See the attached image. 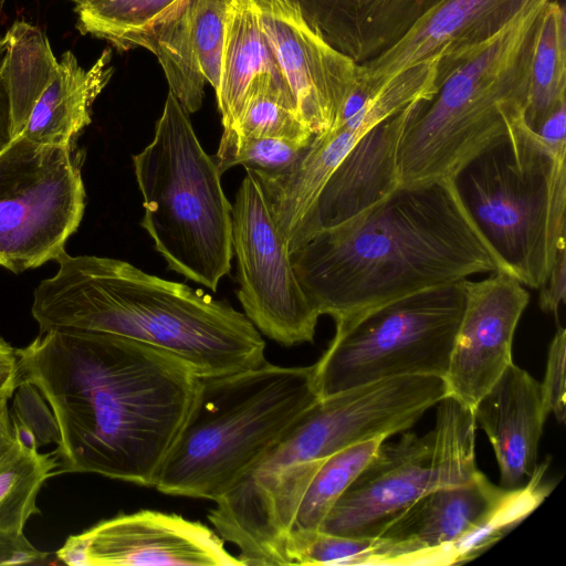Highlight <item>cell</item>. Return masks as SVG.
<instances>
[{
	"instance_id": "cell-23",
	"label": "cell",
	"mask_w": 566,
	"mask_h": 566,
	"mask_svg": "<svg viewBox=\"0 0 566 566\" xmlns=\"http://www.w3.org/2000/svg\"><path fill=\"white\" fill-rule=\"evenodd\" d=\"M3 39L0 73L11 103L14 139L56 73L59 61L46 34L24 20L14 21Z\"/></svg>"
},
{
	"instance_id": "cell-4",
	"label": "cell",
	"mask_w": 566,
	"mask_h": 566,
	"mask_svg": "<svg viewBox=\"0 0 566 566\" xmlns=\"http://www.w3.org/2000/svg\"><path fill=\"white\" fill-rule=\"evenodd\" d=\"M319 399L314 367L270 364L201 378L155 482L159 492L216 502Z\"/></svg>"
},
{
	"instance_id": "cell-9",
	"label": "cell",
	"mask_w": 566,
	"mask_h": 566,
	"mask_svg": "<svg viewBox=\"0 0 566 566\" xmlns=\"http://www.w3.org/2000/svg\"><path fill=\"white\" fill-rule=\"evenodd\" d=\"M436 406L434 428L423 436L406 430L398 441H384L318 531L378 536L426 493L470 482L479 474L472 409L450 395Z\"/></svg>"
},
{
	"instance_id": "cell-11",
	"label": "cell",
	"mask_w": 566,
	"mask_h": 566,
	"mask_svg": "<svg viewBox=\"0 0 566 566\" xmlns=\"http://www.w3.org/2000/svg\"><path fill=\"white\" fill-rule=\"evenodd\" d=\"M232 250L238 298L255 328L284 346L313 342L321 314L296 277L287 242L251 170L232 206Z\"/></svg>"
},
{
	"instance_id": "cell-35",
	"label": "cell",
	"mask_w": 566,
	"mask_h": 566,
	"mask_svg": "<svg viewBox=\"0 0 566 566\" xmlns=\"http://www.w3.org/2000/svg\"><path fill=\"white\" fill-rule=\"evenodd\" d=\"M542 311L556 315L566 297V251H559L544 284L538 289Z\"/></svg>"
},
{
	"instance_id": "cell-6",
	"label": "cell",
	"mask_w": 566,
	"mask_h": 566,
	"mask_svg": "<svg viewBox=\"0 0 566 566\" xmlns=\"http://www.w3.org/2000/svg\"><path fill=\"white\" fill-rule=\"evenodd\" d=\"M509 114L507 133L452 179L476 229L505 272L538 290L565 248L566 151Z\"/></svg>"
},
{
	"instance_id": "cell-33",
	"label": "cell",
	"mask_w": 566,
	"mask_h": 566,
	"mask_svg": "<svg viewBox=\"0 0 566 566\" xmlns=\"http://www.w3.org/2000/svg\"><path fill=\"white\" fill-rule=\"evenodd\" d=\"M13 394L10 415L15 437L35 450L51 443L57 444L59 427L40 390L28 381H21Z\"/></svg>"
},
{
	"instance_id": "cell-3",
	"label": "cell",
	"mask_w": 566,
	"mask_h": 566,
	"mask_svg": "<svg viewBox=\"0 0 566 566\" xmlns=\"http://www.w3.org/2000/svg\"><path fill=\"white\" fill-rule=\"evenodd\" d=\"M56 273L34 291L40 333L74 328L112 334L164 349L200 378L265 363V343L249 318L200 289L144 272L129 262L57 256Z\"/></svg>"
},
{
	"instance_id": "cell-5",
	"label": "cell",
	"mask_w": 566,
	"mask_h": 566,
	"mask_svg": "<svg viewBox=\"0 0 566 566\" xmlns=\"http://www.w3.org/2000/svg\"><path fill=\"white\" fill-rule=\"evenodd\" d=\"M547 1L528 6L429 99L415 104L399 144L401 186L453 179L507 133L510 112L527 107L537 24Z\"/></svg>"
},
{
	"instance_id": "cell-14",
	"label": "cell",
	"mask_w": 566,
	"mask_h": 566,
	"mask_svg": "<svg viewBox=\"0 0 566 566\" xmlns=\"http://www.w3.org/2000/svg\"><path fill=\"white\" fill-rule=\"evenodd\" d=\"M255 1L302 119L314 135L327 130L358 85L359 64L311 28L293 1Z\"/></svg>"
},
{
	"instance_id": "cell-26",
	"label": "cell",
	"mask_w": 566,
	"mask_h": 566,
	"mask_svg": "<svg viewBox=\"0 0 566 566\" xmlns=\"http://www.w3.org/2000/svg\"><path fill=\"white\" fill-rule=\"evenodd\" d=\"M222 136L283 137L310 142L313 132L302 119L289 84L270 74L256 76L249 86L242 111L232 130Z\"/></svg>"
},
{
	"instance_id": "cell-25",
	"label": "cell",
	"mask_w": 566,
	"mask_h": 566,
	"mask_svg": "<svg viewBox=\"0 0 566 566\" xmlns=\"http://www.w3.org/2000/svg\"><path fill=\"white\" fill-rule=\"evenodd\" d=\"M57 465L53 452L40 453L15 437L0 458V533H23L30 516L40 513L39 491Z\"/></svg>"
},
{
	"instance_id": "cell-22",
	"label": "cell",
	"mask_w": 566,
	"mask_h": 566,
	"mask_svg": "<svg viewBox=\"0 0 566 566\" xmlns=\"http://www.w3.org/2000/svg\"><path fill=\"white\" fill-rule=\"evenodd\" d=\"M137 46L151 51L158 59L169 84V92L188 113L197 112L203 99L205 76L190 34L187 0L129 36L119 51Z\"/></svg>"
},
{
	"instance_id": "cell-34",
	"label": "cell",
	"mask_w": 566,
	"mask_h": 566,
	"mask_svg": "<svg viewBox=\"0 0 566 566\" xmlns=\"http://www.w3.org/2000/svg\"><path fill=\"white\" fill-rule=\"evenodd\" d=\"M565 349L566 331L559 326L549 344L546 369L541 382L544 410L553 415L559 423L565 421Z\"/></svg>"
},
{
	"instance_id": "cell-36",
	"label": "cell",
	"mask_w": 566,
	"mask_h": 566,
	"mask_svg": "<svg viewBox=\"0 0 566 566\" xmlns=\"http://www.w3.org/2000/svg\"><path fill=\"white\" fill-rule=\"evenodd\" d=\"M20 534L0 533V565L43 563L48 557Z\"/></svg>"
},
{
	"instance_id": "cell-39",
	"label": "cell",
	"mask_w": 566,
	"mask_h": 566,
	"mask_svg": "<svg viewBox=\"0 0 566 566\" xmlns=\"http://www.w3.org/2000/svg\"><path fill=\"white\" fill-rule=\"evenodd\" d=\"M4 39H0V69L4 53ZM13 140L11 103L0 73V153Z\"/></svg>"
},
{
	"instance_id": "cell-40",
	"label": "cell",
	"mask_w": 566,
	"mask_h": 566,
	"mask_svg": "<svg viewBox=\"0 0 566 566\" xmlns=\"http://www.w3.org/2000/svg\"><path fill=\"white\" fill-rule=\"evenodd\" d=\"M10 398H0V458L13 446L15 433L11 420Z\"/></svg>"
},
{
	"instance_id": "cell-16",
	"label": "cell",
	"mask_w": 566,
	"mask_h": 566,
	"mask_svg": "<svg viewBox=\"0 0 566 566\" xmlns=\"http://www.w3.org/2000/svg\"><path fill=\"white\" fill-rule=\"evenodd\" d=\"M417 102L374 126L343 157L289 240L291 253L314 234L365 212L400 186L399 144Z\"/></svg>"
},
{
	"instance_id": "cell-12",
	"label": "cell",
	"mask_w": 566,
	"mask_h": 566,
	"mask_svg": "<svg viewBox=\"0 0 566 566\" xmlns=\"http://www.w3.org/2000/svg\"><path fill=\"white\" fill-rule=\"evenodd\" d=\"M72 566H244L207 525L175 513H120L67 537L56 552Z\"/></svg>"
},
{
	"instance_id": "cell-13",
	"label": "cell",
	"mask_w": 566,
	"mask_h": 566,
	"mask_svg": "<svg viewBox=\"0 0 566 566\" xmlns=\"http://www.w3.org/2000/svg\"><path fill=\"white\" fill-rule=\"evenodd\" d=\"M536 0H443L396 45L359 64L358 84L373 93L400 72L439 57L437 87Z\"/></svg>"
},
{
	"instance_id": "cell-15",
	"label": "cell",
	"mask_w": 566,
	"mask_h": 566,
	"mask_svg": "<svg viewBox=\"0 0 566 566\" xmlns=\"http://www.w3.org/2000/svg\"><path fill=\"white\" fill-rule=\"evenodd\" d=\"M464 306L444 376L448 395L471 409L513 363L512 346L530 294L505 272L463 280Z\"/></svg>"
},
{
	"instance_id": "cell-27",
	"label": "cell",
	"mask_w": 566,
	"mask_h": 566,
	"mask_svg": "<svg viewBox=\"0 0 566 566\" xmlns=\"http://www.w3.org/2000/svg\"><path fill=\"white\" fill-rule=\"evenodd\" d=\"M290 565H409L405 547L381 536H343L322 531L290 534Z\"/></svg>"
},
{
	"instance_id": "cell-32",
	"label": "cell",
	"mask_w": 566,
	"mask_h": 566,
	"mask_svg": "<svg viewBox=\"0 0 566 566\" xmlns=\"http://www.w3.org/2000/svg\"><path fill=\"white\" fill-rule=\"evenodd\" d=\"M230 0H187V17L198 62L214 91L220 81L221 56Z\"/></svg>"
},
{
	"instance_id": "cell-7",
	"label": "cell",
	"mask_w": 566,
	"mask_h": 566,
	"mask_svg": "<svg viewBox=\"0 0 566 566\" xmlns=\"http://www.w3.org/2000/svg\"><path fill=\"white\" fill-rule=\"evenodd\" d=\"M188 115L169 92L153 140L133 157L140 226L170 270L216 292L231 270L232 205Z\"/></svg>"
},
{
	"instance_id": "cell-19",
	"label": "cell",
	"mask_w": 566,
	"mask_h": 566,
	"mask_svg": "<svg viewBox=\"0 0 566 566\" xmlns=\"http://www.w3.org/2000/svg\"><path fill=\"white\" fill-rule=\"evenodd\" d=\"M323 39L358 64L396 45L443 0H291Z\"/></svg>"
},
{
	"instance_id": "cell-31",
	"label": "cell",
	"mask_w": 566,
	"mask_h": 566,
	"mask_svg": "<svg viewBox=\"0 0 566 566\" xmlns=\"http://www.w3.org/2000/svg\"><path fill=\"white\" fill-rule=\"evenodd\" d=\"M311 142L283 137L234 139L221 136L218 151L212 158L221 175L239 165L247 170L273 175L293 166Z\"/></svg>"
},
{
	"instance_id": "cell-24",
	"label": "cell",
	"mask_w": 566,
	"mask_h": 566,
	"mask_svg": "<svg viewBox=\"0 0 566 566\" xmlns=\"http://www.w3.org/2000/svg\"><path fill=\"white\" fill-rule=\"evenodd\" d=\"M566 105V15L562 3L548 0L542 9L532 60L525 120L536 132Z\"/></svg>"
},
{
	"instance_id": "cell-28",
	"label": "cell",
	"mask_w": 566,
	"mask_h": 566,
	"mask_svg": "<svg viewBox=\"0 0 566 566\" xmlns=\"http://www.w3.org/2000/svg\"><path fill=\"white\" fill-rule=\"evenodd\" d=\"M385 440L384 438L370 439L329 455L307 486L291 533L318 531L334 504L356 480Z\"/></svg>"
},
{
	"instance_id": "cell-37",
	"label": "cell",
	"mask_w": 566,
	"mask_h": 566,
	"mask_svg": "<svg viewBox=\"0 0 566 566\" xmlns=\"http://www.w3.org/2000/svg\"><path fill=\"white\" fill-rule=\"evenodd\" d=\"M20 382L17 349L0 337V398H11Z\"/></svg>"
},
{
	"instance_id": "cell-41",
	"label": "cell",
	"mask_w": 566,
	"mask_h": 566,
	"mask_svg": "<svg viewBox=\"0 0 566 566\" xmlns=\"http://www.w3.org/2000/svg\"><path fill=\"white\" fill-rule=\"evenodd\" d=\"M4 2H6V0H0V12H1V11H2V9H3Z\"/></svg>"
},
{
	"instance_id": "cell-10",
	"label": "cell",
	"mask_w": 566,
	"mask_h": 566,
	"mask_svg": "<svg viewBox=\"0 0 566 566\" xmlns=\"http://www.w3.org/2000/svg\"><path fill=\"white\" fill-rule=\"evenodd\" d=\"M84 207L72 144L15 137L0 153V265L20 273L56 260Z\"/></svg>"
},
{
	"instance_id": "cell-29",
	"label": "cell",
	"mask_w": 566,
	"mask_h": 566,
	"mask_svg": "<svg viewBox=\"0 0 566 566\" xmlns=\"http://www.w3.org/2000/svg\"><path fill=\"white\" fill-rule=\"evenodd\" d=\"M547 463L545 461L537 465L526 484L507 490L503 500L488 516L450 548V565L478 557L518 525L543 502L551 491L549 485L543 483Z\"/></svg>"
},
{
	"instance_id": "cell-18",
	"label": "cell",
	"mask_w": 566,
	"mask_h": 566,
	"mask_svg": "<svg viewBox=\"0 0 566 566\" xmlns=\"http://www.w3.org/2000/svg\"><path fill=\"white\" fill-rule=\"evenodd\" d=\"M475 428L488 436L500 468L501 486L524 485L537 467L547 415L541 382L511 363L472 408Z\"/></svg>"
},
{
	"instance_id": "cell-2",
	"label": "cell",
	"mask_w": 566,
	"mask_h": 566,
	"mask_svg": "<svg viewBox=\"0 0 566 566\" xmlns=\"http://www.w3.org/2000/svg\"><path fill=\"white\" fill-rule=\"evenodd\" d=\"M291 261L307 297L334 321L475 274L505 272L452 179L398 186L359 216L314 234Z\"/></svg>"
},
{
	"instance_id": "cell-42",
	"label": "cell",
	"mask_w": 566,
	"mask_h": 566,
	"mask_svg": "<svg viewBox=\"0 0 566 566\" xmlns=\"http://www.w3.org/2000/svg\"><path fill=\"white\" fill-rule=\"evenodd\" d=\"M70 1H73V2H75L77 4V3H81V2H83L85 0H70Z\"/></svg>"
},
{
	"instance_id": "cell-21",
	"label": "cell",
	"mask_w": 566,
	"mask_h": 566,
	"mask_svg": "<svg viewBox=\"0 0 566 566\" xmlns=\"http://www.w3.org/2000/svg\"><path fill=\"white\" fill-rule=\"evenodd\" d=\"M261 74L286 82L263 29L256 1L230 0L216 90L223 130L234 128L249 86Z\"/></svg>"
},
{
	"instance_id": "cell-1",
	"label": "cell",
	"mask_w": 566,
	"mask_h": 566,
	"mask_svg": "<svg viewBox=\"0 0 566 566\" xmlns=\"http://www.w3.org/2000/svg\"><path fill=\"white\" fill-rule=\"evenodd\" d=\"M21 381L56 420L61 473L153 486L195 402L201 378L175 355L74 328L39 333L17 349Z\"/></svg>"
},
{
	"instance_id": "cell-17",
	"label": "cell",
	"mask_w": 566,
	"mask_h": 566,
	"mask_svg": "<svg viewBox=\"0 0 566 566\" xmlns=\"http://www.w3.org/2000/svg\"><path fill=\"white\" fill-rule=\"evenodd\" d=\"M507 489L483 473L470 482L430 491L392 518L378 536L403 545L412 565H450V548L475 528Z\"/></svg>"
},
{
	"instance_id": "cell-20",
	"label": "cell",
	"mask_w": 566,
	"mask_h": 566,
	"mask_svg": "<svg viewBox=\"0 0 566 566\" xmlns=\"http://www.w3.org/2000/svg\"><path fill=\"white\" fill-rule=\"evenodd\" d=\"M111 60V49H105L91 67L84 69L71 51L64 52L19 136L41 144H72L91 124L93 103L114 72Z\"/></svg>"
},
{
	"instance_id": "cell-8",
	"label": "cell",
	"mask_w": 566,
	"mask_h": 566,
	"mask_svg": "<svg viewBox=\"0 0 566 566\" xmlns=\"http://www.w3.org/2000/svg\"><path fill=\"white\" fill-rule=\"evenodd\" d=\"M464 306L463 280L342 317L313 365L319 398L403 376L447 374Z\"/></svg>"
},
{
	"instance_id": "cell-38",
	"label": "cell",
	"mask_w": 566,
	"mask_h": 566,
	"mask_svg": "<svg viewBox=\"0 0 566 566\" xmlns=\"http://www.w3.org/2000/svg\"><path fill=\"white\" fill-rule=\"evenodd\" d=\"M535 133L553 149L566 151V105L547 117Z\"/></svg>"
},
{
	"instance_id": "cell-30",
	"label": "cell",
	"mask_w": 566,
	"mask_h": 566,
	"mask_svg": "<svg viewBox=\"0 0 566 566\" xmlns=\"http://www.w3.org/2000/svg\"><path fill=\"white\" fill-rule=\"evenodd\" d=\"M182 0H85L75 6L82 34L105 40L119 50L129 36Z\"/></svg>"
}]
</instances>
